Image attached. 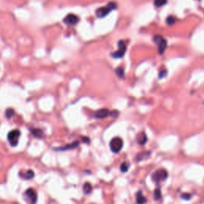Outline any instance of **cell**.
Masks as SVG:
<instances>
[{
    "label": "cell",
    "instance_id": "4fadbf2b",
    "mask_svg": "<svg viewBox=\"0 0 204 204\" xmlns=\"http://www.w3.org/2000/svg\"><path fill=\"white\" fill-rule=\"evenodd\" d=\"M137 142L140 145H144L146 144V142L148 140V138H147V135L144 132H142L138 134L137 136Z\"/></svg>",
    "mask_w": 204,
    "mask_h": 204
},
{
    "label": "cell",
    "instance_id": "ffe728a7",
    "mask_svg": "<svg viewBox=\"0 0 204 204\" xmlns=\"http://www.w3.org/2000/svg\"><path fill=\"white\" fill-rule=\"evenodd\" d=\"M116 73H117V75L121 78H123L124 77V71L122 68H117L116 70Z\"/></svg>",
    "mask_w": 204,
    "mask_h": 204
},
{
    "label": "cell",
    "instance_id": "6da1fadb",
    "mask_svg": "<svg viewBox=\"0 0 204 204\" xmlns=\"http://www.w3.org/2000/svg\"><path fill=\"white\" fill-rule=\"evenodd\" d=\"M23 199L27 204H36L38 201L37 191L32 187L27 189L23 193Z\"/></svg>",
    "mask_w": 204,
    "mask_h": 204
},
{
    "label": "cell",
    "instance_id": "5bb4252c",
    "mask_svg": "<svg viewBox=\"0 0 204 204\" xmlns=\"http://www.w3.org/2000/svg\"><path fill=\"white\" fill-rule=\"evenodd\" d=\"M147 202V199L140 191L137 193V204H145Z\"/></svg>",
    "mask_w": 204,
    "mask_h": 204
},
{
    "label": "cell",
    "instance_id": "9c48e42d",
    "mask_svg": "<svg viewBox=\"0 0 204 204\" xmlns=\"http://www.w3.org/2000/svg\"><path fill=\"white\" fill-rule=\"evenodd\" d=\"M110 115V111L107 108H101L97 110L94 113V117L96 119H105Z\"/></svg>",
    "mask_w": 204,
    "mask_h": 204
},
{
    "label": "cell",
    "instance_id": "603a6c76",
    "mask_svg": "<svg viewBox=\"0 0 204 204\" xmlns=\"http://www.w3.org/2000/svg\"><path fill=\"white\" fill-rule=\"evenodd\" d=\"M181 198L184 200H188L191 199V195L188 193H184L181 195Z\"/></svg>",
    "mask_w": 204,
    "mask_h": 204
},
{
    "label": "cell",
    "instance_id": "7402d4cb",
    "mask_svg": "<svg viewBox=\"0 0 204 204\" xmlns=\"http://www.w3.org/2000/svg\"><path fill=\"white\" fill-rule=\"evenodd\" d=\"M154 196H155V199L158 200L161 198V191L159 189H155V192H154Z\"/></svg>",
    "mask_w": 204,
    "mask_h": 204
},
{
    "label": "cell",
    "instance_id": "7c38bea8",
    "mask_svg": "<svg viewBox=\"0 0 204 204\" xmlns=\"http://www.w3.org/2000/svg\"><path fill=\"white\" fill-rule=\"evenodd\" d=\"M30 132H31V134L34 136L35 138H38V139H42L43 137H44V132L42 129L40 128H32L30 129Z\"/></svg>",
    "mask_w": 204,
    "mask_h": 204
},
{
    "label": "cell",
    "instance_id": "8992f818",
    "mask_svg": "<svg viewBox=\"0 0 204 204\" xmlns=\"http://www.w3.org/2000/svg\"><path fill=\"white\" fill-rule=\"evenodd\" d=\"M168 173L165 169H159L157 170L155 172H154V174L152 175V180L154 182H156V183H159L160 181H164L168 178Z\"/></svg>",
    "mask_w": 204,
    "mask_h": 204
},
{
    "label": "cell",
    "instance_id": "5b68a950",
    "mask_svg": "<svg viewBox=\"0 0 204 204\" xmlns=\"http://www.w3.org/2000/svg\"><path fill=\"white\" fill-rule=\"evenodd\" d=\"M153 41L155 43V45H157L159 54H163L165 49L167 48V41L163 37L159 36V35L154 36Z\"/></svg>",
    "mask_w": 204,
    "mask_h": 204
},
{
    "label": "cell",
    "instance_id": "277c9868",
    "mask_svg": "<svg viewBox=\"0 0 204 204\" xmlns=\"http://www.w3.org/2000/svg\"><path fill=\"white\" fill-rule=\"evenodd\" d=\"M124 145L123 140L121 137H114L112 140L110 141V149L112 152L118 153L122 149Z\"/></svg>",
    "mask_w": 204,
    "mask_h": 204
},
{
    "label": "cell",
    "instance_id": "7a4b0ae2",
    "mask_svg": "<svg viewBox=\"0 0 204 204\" xmlns=\"http://www.w3.org/2000/svg\"><path fill=\"white\" fill-rule=\"evenodd\" d=\"M116 8H117V4L115 2H109L105 7H100V8L96 10V14L98 18H104L106 15H108L111 11L116 9Z\"/></svg>",
    "mask_w": 204,
    "mask_h": 204
},
{
    "label": "cell",
    "instance_id": "d4e9b609",
    "mask_svg": "<svg viewBox=\"0 0 204 204\" xmlns=\"http://www.w3.org/2000/svg\"><path fill=\"white\" fill-rule=\"evenodd\" d=\"M82 140H83L84 142H85V143H86V142H87V143L89 142V139L87 138V137H83V138H82Z\"/></svg>",
    "mask_w": 204,
    "mask_h": 204
},
{
    "label": "cell",
    "instance_id": "52a82bcc",
    "mask_svg": "<svg viewBox=\"0 0 204 204\" xmlns=\"http://www.w3.org/2000/svg\"><path fill=\"white\" fill-rule=\"evenodd\" d=\"M118 46H119V49L116 52H114L113 54H112V56L114 58H121L124 55L126 52V45L124 42L123 41H120L118 42Z\"/></svg>",
    "mask_w": 204,
    "mask_h": 204
},
{
    "label": "cell",
    "instance_id": "8fae6325",
    "mask_svg": "<svg viewBox=\"0 0 204 204\" xmlns=\"http://www.w3.org/2000/svg\"><path fill=\"white\" fill-rule=\"evenodd\" d=\"M78 145H79V142L75 141V142H73V143H71V144H70L63 146V147H60V148H54V149H55V151H68V150H71V149H74V148H76Z\"/></svg>",
    "mask_w": 204,
    "mask_h": 204
},
{
    "label": "cell",
    "instance_id": "cb8c5ba5",
    "mask_svg": "<svg viewBox=\"0 0 204 204\" xmlns=\"http://www.w3.org/2000/svg\"><path fill=\"white\" fill-rule=\"evenodd\" d=\"M167 75V71L166 70H161L160 72H159V78H162V77H166Z\"/></svg>",
    "mask_w": 204,
    "mask_h": 204
},
{
    "label": "cell",
    "instance_id": "9a60e30c",
    "mask_svg": "<svg viewBox=\"0 0 204 204\" xmlns=\"http://www.w3.org/2000/svg\"><path fill=\"white\" fill-rule=\"evenodd\" d=\"M151 152H141L138 154L137 155V159L138 161H141L143 159H148L150 157Z\"/></svg>",
    "mask_w": 204,
    "mask_h": 204
},
{
    "label": "cell",
    "instance_id": "ac0fdd59",
    "mask_svg": "<svg viewBox=\"0 0 204 204\" xmlns=\"http://www.w3.org/2000/svg\"><path fill=\"white\" fill-rule=\"evenodd\" d=\"M14 111L12 108H7L6 110V112H5V115H6V117L7 119H11L14 116Z\"/></svg>",
    "mask_w": 204,
    "mask_h": 204
},
{
    "label": "cell",
    "instance_id": "3957f363",
    "mask_svg": "<svg viewBox=\"0 0 204 204\" xmlns=\"http://www.w3.org/2000/svg\"><path fill=\"white\" fill-rule=\"evenodd\" d=\"M20 135L21 132L18 129H14V130H11L8 133V135H7V140H8L11 146L16 147V146L18 145Z\"/></svg>",
    "mask_w": 204,
    "mask_h": 204
},
{
    "label": "cell",
    "instance_id": "e0dca14e",
    "mask_svg": "<svg viewBox=\"0 0 204 204\" xmlns=\"http://www.w3.org/2000/svg\"><path fill=\"white\" fill-rule=\"evenodd\" d=\"M167 2H168V0H155L154 4L156 7H161L166 4Z\"/></svg>",
    "mask_w": 204,
    "mask_h": 204
},
{
    "label": "cell",
    "instance_id": "30bf717a",
    "mask_svg": "<svg viewBox=\"0 0 204 204\" xmlns=\"http://www.w3.org/2000/svg\"><path fill=\"white\" fill-rule=\"evenodd\" d=\"M34 175H35L34 171L33 170H30V169L27 170L26 171H20L19 172V176L27 180H32L34 177Z\"/></svg>",
    "mask_w": 204,
    "mask_h": 204
},
{
    "label": "cell",
    "instance_id": "2e32d148",
    "mask_svg": "<svg viewBox=\"0 0 204 204\" xmlns=\"http://www.w3.org/2000/svg\"><path fill=\"white\" fill-rule=\"evenodd\" d=\"M93 191V187L89 183H85L83 186V191L85 195H89Z\"/></svg>",
    "mask_w": 204,
    "mask_h": 204
},
{
    "label": "cell",
    "instance_id": "44dd1931",
    "mask_svg": "<svg viewBox=\"0 0 204 204\" xmlns=\"http://www.w3.org/2000/svg\"><path fill=\"white\" fill-rule=\"evenodd\" d=\"M166 22H167V23H168V25H169V26H171V25H173L174 23H175V18H174L173 16H169V17H168V18H167Z\"/></svg>",
    "mask_w": 204,
    "mask_h": 204
},
{
    "label": "cell",
    "instance_id": "d6986e66",
    "mask_svg": "<svg viewBox=\"0 0 204 204\" xmlns=\"http://www.w3.org/2000/svg\"><path fill=\"white\" fill-rule=\"evenodd\" d=\"M129 164H128L127 162H124L122 163V164L121 165V171H123V172H126V171H128V168H129Z\"/></svg>",
    "mask_w": 204,
    "mask_h": 204
},
{
    "label": "cell",
    "instance_id": "ba28073f",
    "mask_svg": "<svg viewBox=\"0 0 204 204\" xmlns=\"http://www.w3.org/2000/svg\"><path fill=\"white\" fill-rule=\"evenodd\" d=\"M79 18L78 17L74 14H68L66 17H65L64 19H63V22L67 25H70V26H74V25H76L77 23H78Z\"/></svg>",
    "mask_w": 204,
    "mask_h": 204
}]
</instances>
